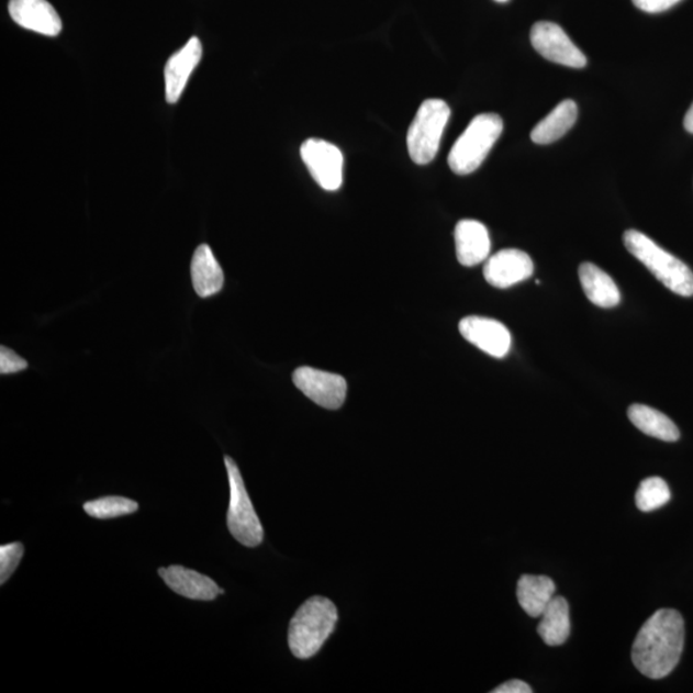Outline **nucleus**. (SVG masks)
I'll return each instance as SVG.
<instances>
[{"label":"nucleus","mask_w":693,"mask_h":693,"mask_svg":"<svg viewBox=\"0 0 693 693\" xmlns=\"http://www.w3.org/2000/svg\"><path fill=\"white\" fill-rule=\"evenodd\" d=\"M684 646V622L673 608H661L639 629L631 649L635 667L651 680L673 672Z\"/></svg>","instance_id":"nucleus-1"},{"label":"nucleus","mask_w":693,"mask_h":693,"mask_svg":"<svg viewBox=\"0 0 693 693\" xmlns=\"http://www.w3.org/2000/svg\"><path fill=\"white\" fill-rule=\"evenodd\" d=\"M337 622L338 611L329 599H309L289 624V649L299 659L315 657L333 634Z\"/></svg>","instance_id":"nucleus-2"},{"label":"nucleus","mask_w":693,"mask_h":693,"mask_svg":"<svg viewBox=\"0 0 693 693\" xmlns=\"http://www.w3.org/2000/svg\"><path fill=\"white\" fill-rule=\"evenodd\" d=\"M624 246L641 261L652 276L670 291L682 297L693 295V272L680 258L667 253L641 232L624 233Z\"/></svg>","instance_id":"nucleus-3"},{"label":"nucleus","mask_w":693,"mask_h":693,"mask_svg":"<svg viewBox=\"0 0 693 693\" xmlns=\"http://www.w3.org/2000/svg\"><path fill=\"white\" fill-rule=\"evenodd\" d=\"M504 132V121L496 113L478 114L456 141L448 165L457 175H469L482 166Z\"/></svg>","instance_id":"nucleus-4"},{"label":"nucleus","mask_w":693,"mask_h":693,"mask_svg":"<svg viewBox=\"0 0 693 693\" xmlns=\"http://www.w3.org/2000/svg\"><path fill=\"white\" fill-rule=\"evenodd\" d=\"M449 116L451 109L441 99L423 102L407 133L409 155L416 165H428L436 158Z\"/></svg>","instance_id":"nucleus-5"},{"label":"nucleus","mask_w":693,"mask_h":693,"mask_svg":"<svg viewBox=\"0 0 693 693\" xmlns=\"http://www.w3.org/2000/svg\"><path fill=\"white\" fill-rule=\"evenodd\" d=\"M225 467L231 485V502L227 510V528L239 544L257 547L262 544L264 528L255 512L245 482L232 457L225 456Z\"/></svg>","instance_id":"nucleus-6"},{"label":"nucleus","mask_w":693,"mask_h":693,"mask_svg":"<svg viewBox=\"0 0 693 693\" xmlns=\"http://www.w3.org/2000/svg\"><path fill=\"white\" fill-rule=\"evenodd\" d=\"M301 157L312 179L324 190L335 192L342 187L345 157L337 146L326 141L311 138L302 144Z\"/></svg>","instance_id":"nucleus-7"},{"label":"nucleus","mask_w":693,"mask_h":693,"mask_svg":"<svg viewBox=\"0 0 693 693\" xmlns=\"http://www.w3.org/2000/svg\"><path fill=\"white\" fill-rule=\"evenodd\" d=\"M530 43L540 56L554 64L571 68H583L588 65V57L554 22L540 21L533 25Z\"/></svg>","instance_id":"nucleus-8"},{"label":"nucleus","mask_w":693,"mask_h":693,"mask_svg":"<svg viewBox=\"0 0 693 693\" xmlns=\"http://www.w3.org/2000/svg\"><path fill=\"white\" fill-rule=\"evenodd\" d=\"M293 383L316 405L338 410L346 401V379L323 370L302 367L294 371Z\"/></svg>","instance_id":"nucleus-9"},{"label":"nucleus","mask_w":693,"mask_h":693,"mask_svg":"<svg viewBox=\"0 0 693 693\" xmlns=\"http://www.w3.org/2000/svg\"><path fill=\"white\" fill-rule=\"evenodd\" d=\"M459 329L462 337L471 345L496 359L505 357L512 348V333L498 320L468 316L461 320Z\"/></svg>","instance_id":"nucleus-10"},{"label":"nucleus","mask_w":693,"mask_h":693,"mask_svg":"<svg viewBox=\"0 0 693 693\" xmlns=\"http://www.w3.org/2000/svg\"><path fill=\"white\" fill-rule=\"evenodd\" d=\"M535 271L532 258L519 249H502L489 257L484 278L492 287L505 289L529 279Z\"/></svg>","instance_id":"nucleus-11"},{"label":"nucleus","mask_w":693,"mask_h":693,"mask_svg":"<svg viewBox=\"0 0 693 693\" xmlns=\"http://www.w3.org/2000/svg\"><path fill=\"white\" fill-rule=\"evenodd\" d=\"M202 59V44L192 37L185 47L175 53L165 66L166 101L177 103L187 87L190 75Z\"/></svg>","instance_id":"nucleus-12"},{"label":"nucleus","mask_w":693,"mask_h":693,"mask_svg":"<svg viewBox=\"0 0 693 693\" xmlns=\"http://www.w3.org/2000/svg\"><path fill=\"white\" fill-rule=\"evenodd\" d=\"M11 18L21 27L37 34L57 36L63 21L47 0H10Z\"/></svg>","instance_id":"nucleus-13"},{"label":"nucleus","mask_w":693,"mask_h":693,"mask_svg":"<svg viewBox=\"0 0 693 693\" xmlns=\"http://www.w3.org/2000/svg\"><path fill=\"white\" fill-rule=\"evenodd\" d=\"M167 588L182 597L198 601L215 600L224 590L208 575L181 566H171L158 570Z\"/></svg>","instance_id":"nucleus-14"},{"label":"nucleus","mask_w":693,"mask_h":693,"mask_svg":"<svg viewBox=\"0 0 693 693\" xmlns=\"http://www.w3.org/2000/svg\"><path fill=\"white\" fill-rule=\"evenodd\" d=\"M457 260L463 266H476L489 260L491 238L487 227L477 220H461L455 227Z\"/></svg>","instance_id":"nucleus-15"},{"label":"nucleus","mask_w":693,"mask_h":693,"mask_svg":"<svg viewBox=\"0 0 693 693\" xmlns=\"http://www.w3.org/2000/svg\"><path fill=\"white\" fill-rule=\"evenodd\" d=\"M194 291L202 299L215 295L224 287V271L208 245L195 249L192 260Z\"/></svg>","instance_id":"nucleus-16"},{"label":"nucleus","mask_w":693,"mask_h":693,"mask_svg":"<svg viewBox=\"0 0 693 693\" xmlns=\"http://www.w3.org/2000/svg\"><path fill=\"white\" fill-rule=\"evenodd\" d=\"M578 107L574 101L567 99L556 105L555 109L547 114L544 120L533 128L530 138L539 146H546L559 141L566 135L577 123Z\"/></svg>","instance_id":"nucleus-17"},{"label":"nucleus","mask_w":693,"mask_h":693,"mask_svg":"<svg viewBox=\"0 0 693 693\" xmlns=\"http://www.w3.org/2000/svg\"><path fill=\"white\" fill-rule=\"evenodd\" d=\"M580 279L588 299L599 308L612 309L618 306L621 292L615 281L596 265L585 262L580 268Z\"/></svg>","instance_id":"nucleus-18"},{"label":"nucleus","mask_w":693,"mask_h":693,"mask_svg":"<svg viewBox=\"0 0 693 693\" xmlns=\"http://www.w3.org/2000/svg\"><path fill=\"white\" fill-rule=\"evenodd\" d=\"M555 583L546 575L525 574L517 582V601L532 618H540L548 604L555 597Z\"/></svg>","instance_id":"nucleus-19"},{"label":"nucleus","mask_w":693,"mask_h":693,"mask_svg":"<svg viewBox=\"0 0 693 693\" xmlns=\"http://www.w3.org/2000/svg\"><path fill=\"white\" fill-rule=\"evenodd\" d=\"M538 634L548 646H560L570 636V614L568 601L555 596L547 605L538 626Z\"/></svg>","instance_id":"nucleus-20"},{"label":"nucleus","mask_w":693,"mask_h":693,"mask_svg":"<svg viewBox=\"0 0 693 693\" xmlns=\"http://www.w3.org/2000/svg\"><path fill=\"white\" fill-rule=\"evenodd\" d=\"M628 417L637 429L647 434V436L658 438L664 441H675L680 439V431L670 418L655 410L645 405H631L628 409Z\"/></svg>","instance_id":"nucleus-21"},{"label":"nucleus","mask_w":693,"mask_h":693,"mask_svg":"<svg viewBox=\"0 0 693 693\" xmlns=\"http://www.w3.org/2000/svg\"><path fill=\"white\" fill-rule=\"evenodd\" d=\"M669 501V487L664 479L659 477L645 479L636 492V505L644 513H651L667 505Z\"/></svg>","instance_id":"nucleus-22"},{"label":"nucleus","mask_w":693,"mask_h":693,"mask_svg":"<svg viewBox=\"0 0 693 693\" xmlns=\"http://www.w3.org/2000/svg\"><path fill=\"white\" fill-rule=\"evenodd\" d=\"M138 508V502L119 496L102 498L83 504L86 513L96 519H113V517L131 515Z\"/></svg>","instance_id":"nucleus-23"},{"label":"nucleus","mask_w":693,"mask_h":693,"mask_svg":"<svg viewBox=\"0 0 693 693\" xmlns=\"http://www.w3.org/2000/svg\"><path fill=\"white\" fill-rule=\"evenodd\" d=\"M24 556V546L20 543L3 545L0 547V583L4 584L16 571Z\"/></svg>","instance_id":"nucleus-24"},{"label":"nucleus","mask_w":693,"mask_h":693,"mask_svg":"<svg viewBox=\"0 0 693 693\" xmlns=\"http://www.w3.org/2000/svg\"><path fill=\"white\" fill-rule=\"evenodd\" d=\"M26 369L27 361L22 359L21 356L4 346L0 348V372H2L3 376L14 375V372Z\"/></svg>","instance_id":"nucleus-25"},{"label":"nucleus","mask_w":693,"mask_h":693,"mask_svg":"<svg viewBox=\"0 0 693 693\" xmlns=\"http://www.w3.org/2000/svg\"><path fill=\"white\" fill-rule=\"evenodd\" d=\"M638 10L646 13H661L666 12L675 4L682 2V0H631Z\"/></svg>","instance_id":"nucleus-26"},{"label":"nucleus","mask_w":693,"mask_h":693,"mask_svg":"<svg viewBox=\"0 0 693 693\" xmlns=\"http://www.w3.org/2000/svg\"><path fill=\"white\" fill-rule=\"evenodd\" d=\"M493 693H532L533 690L528 683L519 680L508 681L499 685L498 689L492 691Z\"/></svg>","instance_id":"nucleus-27"},{"label":"nucleus","mask_w":693,"mask_h":693,"mask_svg":"<svg viewBox=\"0 0 693 693\" xmlns=\"http://www.w3.org/2000/svg\"><path fill=\"white\" fill-rule=\"evenodd\" d=\"M684 128L690 134H693V103L690 107V110L688 111V113H685V116H684Z\"/></svg>","instance_id":"nucleus-28"},{"label":"nucleus","mask_w":693,"mask_h":693,"mask_svg":"<svg viewBox=\"0 0 693 693\" xmlns=\"http://www.w3.org/2000/svg\"><path fill=\"white\" fill-rule=\"evenodd\" d=\"M494 2H498V3H506V2H508V0H494Z\"/></svg>","instance_id":"nucleus-29"}]
</instances>
